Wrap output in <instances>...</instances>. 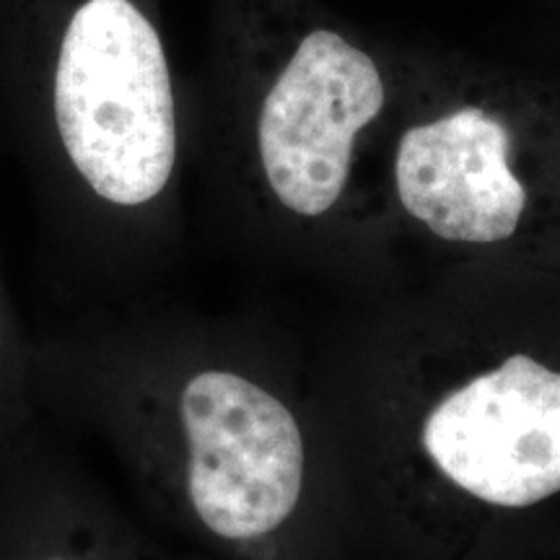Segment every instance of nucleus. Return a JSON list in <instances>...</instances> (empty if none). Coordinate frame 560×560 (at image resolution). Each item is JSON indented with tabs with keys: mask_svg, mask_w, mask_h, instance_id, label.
Masks as SVG:
<instances>
[{
	"mask_svg": "<svg viewBox=\"0 0 560 560\" xmlns=\"http://www.w3.org/2000/svg\"><path fill=\"white\" fill-rule=\"evenodd\" d=\"M262 359L164 291L32 332V400L107 452L159 527L226 558L291 560L319 511L317 431Z\"/></svg>",
	"mask_w": 560,
	"mask_h": 560,
	"instance_id": "nucleus-1",
	"label": "nucleus"
},
{
	"mask_svg": "<svg viewBox=\"0 0 560 560\" xmlns=\"http://www.w3.org/2000/svg\"><path fill=\"white\" fill-rule=\"evenodd\" d=\"M405 75L408 47L371 42L310 0H231L219 161L268 236L319 252L384 226Z\"/></svg>",
	"mask_w": 560,
	"mask_h": 560,
	"instance_id": "nucleus-2",
	"label": "nucleus"
},
{
	"mask_svg": "<svg viewBox=\"0 0 560 560\" xmlns=\"http://www.w3.org/2000/svg\"><path fill=\"white\" fill-rule=\"evenodd\" d=\"M382 219L457 255L558 244L560 75L408 47Z\"/></svg>",
	"mask_w": 560,
	"mask_h": 560,
	"instance_id": "nucleus-3",
	"label": "nucleus"
},
{
	"mask_svg": "<svg viewBox=\"0 0 560 560\" xmlns=\"http://www.w3.org/2000/svg\"><path fill=\"white\" fill-rule=\"evenodd\" d=\"M425 465L488 509H529L560 493V369L511 353L465 376L418 425Z\"/></svg>",
	"mask_w": 560,
	"mask_h": 560,
	"instance_id": "nucleus-4",
	"label": "nucleus"
},
{
	"mask_svg": "<svg viewBox=\"0 0 560 560\" xmlns=\"http://www.w3.org/2000/svg\"><path fill=\"white\" fill-rule=\"evenodd\" d=\"M0 560H174L68 436L37 418L0 439Z\"/></svg>",
	"mask_w": 560,
	"mask_h": 560,
	"instance_id": "nucleus-5",
	"label": "nucleus"
},
{
	"mask_svg": "<svg viewBox=\"0 0 560 560\" xmlns=\"http://www.w3.org/2000/svg\"><path fill=\"white\" fill-rule=\"evenodd\" d=\"M32 332L13 306L0 268V439H9L37 420L30 371Z\"/></svg>",
	"mask_w": 560,
	"mask_h": 560,
	"instance_id": "nucleus-6",
	"label": "nucleus"
}]
</instances>
